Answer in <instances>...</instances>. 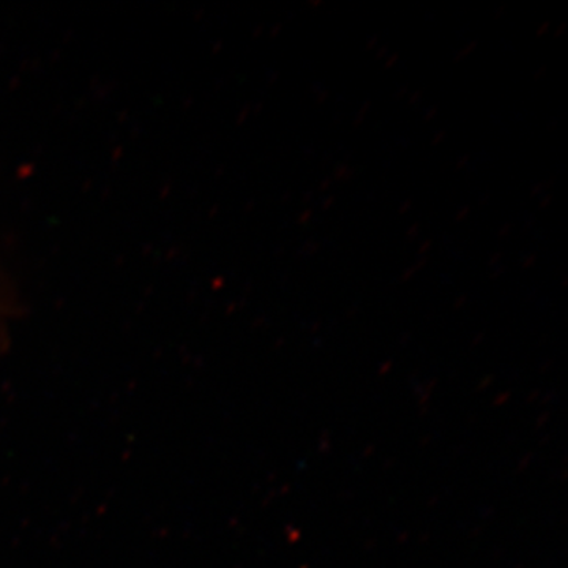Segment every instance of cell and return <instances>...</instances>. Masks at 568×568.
I'll use <instances>...</instances> for the list:
<instances>
[]
</instances>
